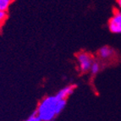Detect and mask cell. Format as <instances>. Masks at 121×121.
Segmentation results:
<instances>
[{
	"label": "cell",
	"instance_id": "cell-1",
	"mask_svg": "<svg viewBox=\"0 0 121 121\" xmlns=\"http://www.w3.org/2000/svg\"><path fill=\"white\" fill-rule=\"evenodd\" d=\"M66 103V100L58 98L56 95L48 96L40 102L36 111L42 121H52L65 109Z\"/></svg>",
	"mask_w": 121,
	"mask_h": 121
},
{
	"label": "cell",
	"instance_id": "cell-2",
	"mask_svg": "<svg viewBox=\"0 0 121 121\" xmlns=\"http://www.w3.org/2000/svg\"><path fill=\"white\" fill-rule=\"evenodd\" d=\"M79 69L81 72L86 73L90 70L91 64L94 61L93 57L86 52H81L76 55Z\"/></svg>",
	"mask_w": 121,
	"mask_h": 121
},
{
	"label": "cell",
	"instance_id": "cell-3",
	"mask_svg": "<svg viewBox=\"0 0 121 121\" xmlns=\"http://www.w3.org/2000/svg\"><path fill=\"white\" fill-rule=\"evenodd\" d=\"M108 30L114 34H121V11L115 9L108 20Z\"/></svg>",
	"mask_w": 121,
	"mask_h": 121
},
{
	"label": "cell",
	"instance_id": "cell-4",
	"mask_svg": "<svg viewBox=\"0 0 121 121\" xmlns=\"http://www.w3.org/2000/svg\"><path fill=\"white\" fill-rule=\"evenodd\" d=\"M75 88H76V85H75V84L67 86L62 88L57 92V97L59 99H62V100H67V98L75 91Z\"/></svg>",
	"mask_w": 121,
	"mask_h": 121
},
{
	"label": "cell",
	"instance_id": "cell-5",
	"mask_svg": "<svg viewBox=\"0 0 121 121\" xmlns=\"http://www.w3.org/2000/svg\"><path fill=\"white\" fill-rule=\"evenodd\" d=\"M97 54H98V56H99L100 59H105V60H106V59H111L112 57L114 56L115 51L113 48H111V47L103 46L98 50Z\"/></svg>",
	"mask_w": 121,
	"mask_h": 121
},
{
	"label": "cell",
	"instance_id": "cell-6",
	"mask_svg": "<svg viewBox=\"0 0 121 121\" xmlns=\"http://www.w3.org/2000/svg\"><path fill=\"white\" fill-rule=\"evenodd\" d=\"M101 69V65H100V63L98 61H96L94 60L91 64V66L90 68V72L92 75H96L97 74H98V72L100 71Z\"/></svg>",
	"mask_w": 121,
	"mask_h": 121
},
{
	"label": "cell",
	"instance_id": "cell-7",
	"mask_svg": "<svg viewBox=\"0 0 121 121\" xmlns=\"http://www.w3.org/2000/svg\"><path fill=\"white\" fill-rule=\"evenodd\" d=\"M14 0H0V10L2 11H8L9 5Z\"/></svg>",
	"mask_w": 121,
	"mask_h": 121
},
{
	"label": "cell",
	"instance_id": "cell-8",
	"mask_svg": "<svg viewBox=\"0 0 121 121\" xmlns=\"http://www.w3.org/2000/svg\"><path fill=\"white\" fill-rule=\"evenodd\" d=\"M8 18V12L0 10V26H2Z\"/></svg>",
	"mask_w": 121,
	"mask_h": 121
},
{
	"label": "cell",
	"instance_id": "cell-9",
	"mask_svg": "<svg viewBox=\"0 0 121 121\" xmlns=\"http://www.w3.org/2000/svg\"><path fill=\"white\" fill-rule=\"evenodd\" d=\"M26 121H42V120H41L40 118L38 117L37 113H36V111L35 110V111L29 116V118L26 119Z\"/></svg>",
	"mask_w": 121,
	"mask_h": 121
},
{
	"label": "cell",
	"instance_id": "cell-10",
	"mask_svg": "<svg viewBox=\"0 0 121 121\" xmlns=\"http://www.w3.org/2000/svg\"><path fill=\"white\" fill-rule=\"evenodd\" d=\"M116 3H117L118 7H119V9L121 11V0H116Z\"/></svg>",
	"mask_w": 121,
	"mask_h": 121
}]
</instances>
